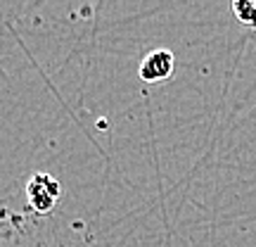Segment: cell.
I'll list each match as a JSON object with an SVG mask.
<instances>
[{"instance_id": "6da1fadb", "label": "cell", "mask_w": 256, "mask_h": 247, "mask_svg": "<svg viewBox=\"0 0 256 247\" xmlns=\"http://www.w3.org/2000/svg\"><path fill=\"white\" fill-rule=\"evenodd\" d=\"M26 197L31 209L38 214H50L60 200V183L50 174H34L26 183Z\"/></svg>"}, {"instance_id": "7a4b0ae2", "label": "cell", "mask_w": 256, "mask_h": 247, "mask_svg": "<svg viewBox=\"0 0 256 247\" xmlns=\"http://www.w3.org/2000/svg\"><path fill=\"white\" fill-rule=\"evenodd\" d=\"M176 67L174 53L171 50H152L150 55H145L142 64H140V79L145 83H162L166 79H171Z\"/></svg>"}, {"instance_id": "3957f363", "label": "cell", "mask_w": 256, "mask_h": 247, "mask_svg": "<svg viewBox=\"0 0 256 247\" xmlns=\"http://www.w3.org/2000/svg\"><path fill=\"white\" fill-rule=\"evenodd\" d=\"M232 10L242 24L247 27H256V0H235Z\"/></svg>"}]
</instances>
